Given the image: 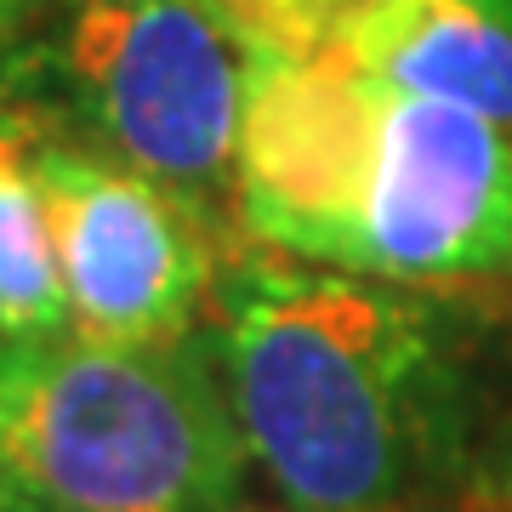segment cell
I'll list each match as a JSON object with an SVG mask.
<instances>
[{
  "instance_id": "1",
  "label": "cell",
  "mask_w": 512,
  "mask_h": 512,
  "mask_svg": "<svg viewBox=\"0 0 512 512\" xmlns=\"http://www.w3.org/2000/svg\"><path fill=\"white\" fill-rule=\"evenodd\" d=\"M217 359L245 450L296 512H410L439 427V330L404 285L245 262Z\"/></svg>"
},
{
  "instance_id": "2",
  "label": "cell",
  "mask_w": 512,
  "mask_h": 512,
  "mask_svg": "<svg viewBox=\"0 0 512 512\" xmlns=\"http://www.w3.org/2000/svg\"><path fill=\"white\" fill-rule=\"evenodd\" d=\"M245 433L194 342H0V467L35 512H217Z\"/></svg>"
},
{
  "instance_id": "3",
  "label": "cell",
  "mask_w": 512,
  "mask_h": 512,
  "mask_svg": "<svg viewBox=\"0 0 512 512\" xmlns=\"http://www.w3.org/2000/svg\"><path fill=\"white\" fill-rule=\"evenodd\" d=\"M52 63L97 154L205 211L234 194L251 46L217 0H74Z\"/></svg>"
},
{
  "instance_id": "4",
  "label": "cell",
  "mask_w": 512,
  "mask_h": 512,
  "mask_svg": "<svg viewBox=\"0 0 512 512\" xmlns=\"http://www.w3.org/2000/svg\"><path fill=\"white\" fill-rule=\"evenodd\" d=\"M69 285V325L97 342H183L217 285L205 205L97 148H29Z\"/></svg>"
},
{
  "instance_id": "5",
  "label": "cell",
  "mask_w": 512,
  "mask_h": 512,
  "mask_svg": "<svg viewBox=\"0 0 512 512\" xmlns=\"http://www.w3.org/2000/svg\"><path fill=\"white\" fill-rule=\"evenodd\" d=\"M393 86L342 63L251 52L234 200L268 251L359 274Z\"/></svg>"
},
{
  "instance_id": "6",
  "label": "cell",
  "mask_w": 512,
  "mask_h": 512,
  "mask_svg": "<svg viewBox=\"0 0 512 512\" xmlns=\"http://www.w3.org/2000/svg\"><path fill=\"white\" fill-rule=\"evenodd\" d=\"M359 274L393 285L512 274V126L393 92Z\"/></svg>"
},
{
  "instance_id": "7",
  "label": "cell",
  "mask_w": 512,
  "mask_h": 512,
  "mask_svg": "<svg viewBox=\"0 0 512 512\" xmlns=\"http://www.w3.org/2000/svg\"><path fill=\"white\" fill-rule=\"evenodd\" d=\"M348 69L512 126V23L467 0H376Z\"/></svg>"
},
{
  "instance_id": "8",
  "label": "cell",
  "mask_w": 512,
  "mask_h": 512,
  "mask_svg": "<svg viewBox=\"0 0 512 512\" xmlns=\"http://www.w3.org/2000/svg\"><path fill=\"white\" fill-rule=\"evenodd\" d=\"M69 325V285L57 262L52 211L29 154L0 165V342L57 336Z\"/></svg>"
},
{
  "instance_id": "9",
  "label": "cell",
  "mask_w": 512,
  "mask_h": 512,
  "mask_svg": "<svg viewBox=\"0 0 512 512\" xmlns=\"http://www.w3.org/2000/svg\"><path fill=\"white\" fill-rule=\"evenodd\" d=\"M251 52L302 57V63H342L376 0H217Z\"/></svg>"
},
{
  "instance_id": "10",
  "label": "cell",
  "mask_w": 512,
  "mask_h": 512,
  "mask_svg": "<svg viewBox=\"0 0 512 512\" xmlns=\"http://www.w3.org/2000/svg\"><path fill=\"white\" fill-rule=\"evenodd\" d=\"M52 0H0V69L23 63V52L35 46L40 18H46Z\"/></svg>"
},
{
  "instance_id": "11",
  "label": "cell",
  "mask_w": 512,
  "mask_h": 512,
  "mask_svg": "<svg viewBox=\"0 0 512 512\" xmlns=\"http://www.w3.org/2000/svg\"><path fill=\"white\" fill-rule=\"evenodd\" d=\"M35 143H46V126H40V109L23 103L0 86V165L6 160H23Z\"/></svg>"
},
{
  "instance_id": "12",
  "label": "cell",
  "mask_w": 512,
  "mask_h": 512,
  "mask_svg": "<svg viewBox=\"0 0 512 512\" xmlns=\"http://www.w3.org/2000/svg\"><path fill=\"white\" fill-rule=\"evenodd\" d=\"M0 512H23V495L12 490V478H6V467H0Z\"/></svg>"
},
{
  "instance_id": "13",
  "label": "cell",
  "mask_w": 512,
  "mask_h": 512,
  "mask_svg": "<svg viewBox=\"0 0 512 512\" xmlns=\"http://www.w3.org/2000/svg\"><path fill=\"white\" fill-rule=\"evenodd\" d=\"M467 6H478V12H490V18L512 23V0H467Z\"/></svg>"
},
{
  "instance_id": "14",
  "label": "cell",
  "mask_w": 512,
  "mask_h": 512,
  "mask_svg": "<svg viewBox=\"0 0 512 512\" xmlns=\"http://www.w3.org/2000/svg\"><path fill=\"white\" fill-rule=\"evenodd\" d=\"M217 512H274V507H245V501H228V507H217ZM296 512V507H291Z\"/></svg>"
}]
</instances>
